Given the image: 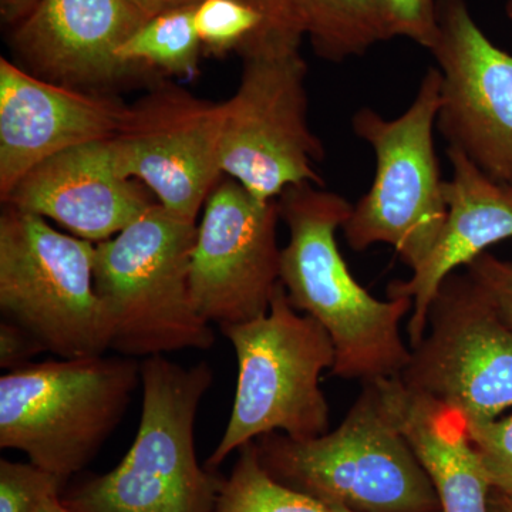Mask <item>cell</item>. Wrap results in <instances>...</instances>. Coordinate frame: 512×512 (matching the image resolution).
<instances>
[{
    "label": "cell",
    "mask_w": 512,
    "mask_h": 512,
    "mask_svg": "<svg viewBox=\"0 0 512 512\" xmlns=\"http://www.w3.org/2000/svg\"><path fill=\"white\" fill-rule=\"evenodd\" d=\"M278 205L289 232L279 281L293 308L329 333L335 346L332 376L365 383L400 375L412 353L400 323L413 311V301H380L353 278L336 241L353 205L311 183L289 187Z\"/></svg>",
    "instance_id": "cell-1"
},
{
    "label": "cell",
    "mask_w": 512,
    "mask_h": 512,
    "mask_svg": "<svg viewBox=\"0 0 512 512\" xmlns=\"http://www.w3.org/2000/svg\"><path fill=\"white\" fill-rule=\"evenodd\" d=\"M197 228L156 202L116 237L96 244L94 291L109 326L110 350L146 359L212 348L214 330L191 293Z\"/></svg>",
    "instance_id": "cell-2"
},
{
    "label": "cell",
    "mask_w": 512,
    "mask_h": 512,
    "mask_svg": "<svg viewBox=\"0 0 512 512\" xmlns=\"http://www.w3.org/2000/svg\"><path fill=\"white\" fill-rule=\"evenodd\" d=\"M140 375L143 407L133 446L110 473L62 495L63 503L74 512H214L222 478L200 466L194 440L212 367L151 356Z\"/></svg>",
    "instance_id": "cell-3"
},
{
    "label": "cell",
    "mask_w": 512,
    "mask_h": 512,
    "mask_svg": "<svg viewBox=\"0 0 512 512\" xmlns=\"http://www.w3.org/2000/svg\"><path fill=\"white\" fill-rule=\"evenodd\" d=\"M255 443L275 480L323 504L355 512L441 511L376 380L363 383L338 429L308 440L269 433Z\"/></svg>",
    "instance_id": "cell-4"
},
{
    "label": "cell",
    "mask_w": 512,
    "mask_h": 512,
    "mask_svg": "<svg viewBox=\"0 0 512 512\" xmlns=\"http://www.w3.org/2000/svg\"><path fill=\"white\" fill-rule=\"evenodd\" d=\"M302 36L261 29L249 37L238 50V90L224 101L222 174L265 202L293 185L325 187L315 170L325 148L309 127Z\"/></svg>",
    "instance_id": "cell-5"
},
{
    "label": "cell",
    "mask_w": 512,
    "mask_h": 512,
    "mask_svg": "<svg viewBox=\"0 0 512 512\" xmlns=\"http://www.w3.org/2000/svg\"><path fill=\"white\" fill-rule=\"evenodd\" d=\"M141 382L133 357L47 360L0 377V447L69 480L99 453Z\"/></svg>",
    "instance_id": "cell-6"
},
{
    "label": "cell",
    "mask_w": 512,
    "mask_h": 512,
    "mask_svg": "<svg viewBox=\"0 0 512 512\" xmlns=\"http://www.w3.org/2000/svg\"><path fill=\"white\" fill-rule=\"evenodd\" d=\"M220 329L235 350L238 382L227 429L207 468L265 434L308 440L328 433L329 403L319 380L335 365V346L318 320L293 308L281 282L265 316Z\"/></svg>",
    "instance_id": "cell-7"
},
{
    "label": "cell",
    "mask_w": 512,
    "mask_h": 512,
    "mask_svg": "<svg viewBox=\"0 0 512 512\" xmlns=\"http://www.w3.org/2000/svg\"><path fill=\"white\" fill-rule=\"evenodd\" d=\"M440 90V70L429 67L402 116L384 119L363 107L352 119L356 136L375 151L376 174L343 235L356 252L390 245L412 272L426 261L447 218L446 181L434 148Z\"/></svg>",
    "instance_id": "cell-8"
},
{
    "label": "cell",
    "mask_w": 512,
    "mask_h": 512,
    "mask_svg": "<svg viewBox=\"0 0 512 512\" xmlns=\"http://www.w3.org/2000/svg\"><path fill=\"white\" fill-rule=\"evenodd\" d=\"M96 244L8 207L0 217V312L62 357L106 355L110 332L94 291Z\"/></svg>",
    "instance_id": "cell-9"
},
{
    "label": "cell",
    "mask_w": 512,
    "mask_h": 512,
    "mask_svg": "<svg viewBox=\"0 0 512 512\" xmlns=\"http://www.w3.org/2000/svg\"><path fill=\"white\" fill-rule=\"evenodd\" d=\"M410 392L460 410L468 424L512 409V329L494 295L466 272H454L431 302L427 328L396 376Z\"/></svg>",
    "instance_id": "cell-10"
},
{
    "label": "cell",
    "mask_w": 512,
    "mask_h": 512,
    "mask_svg": "<svg viewBox=\"0 0 512 512\" xmlns=\"http://www.w3.org/2000/svg\"><path fill=\"white\" fill-rule=\"evenodd\" d=\"M224 103L160 83L127 107L111 138L121 173L140 181L165 210L197 221L221 180Z\"/></svg>",
    "instance_id": "cell-11"
},
{
    "label": "cell",
    "mask_w": 512,
    "mask_h": 512,
    "mask_svg": "<svg viewBox=\"0 0 512 512\" xmlns=\"http://www.w3.org/2000/svg\"><path fill=\"white\" fill-rule=\"evenodd\" d=\"M431 47L441 74L436 128L495 183L512 187V55L495 46L466 0H436Z\"/></svg>",
    "instance_id": "cell-12"
},
{
    "label": "cell",
    "mask_w": 512,
    "mask_h": 512,
    "mask_svg": "<svg viewBox=\"0 0 512 512\" xmlns=\"http://www.w3.org/2000/svg\"><path fill=\"white\" fill-rule=\"evenodd\" d=\"M278 200L261 201L234 178L218 181L204 205L190 266L192 299L218 328L262 318L281 272Z\"/></svg>",
    "instance_id": "cell-13"
},
{
    "label": "cell",
    "mask_w": 512,
    "mask_h": 512,
    "mask_svg": "<svg viewBox=\"0 0 512 512\" xmlns=\"http://www.w3.org/2000/svg\"><path fill=\"white\" fill-rule=\"evenodd\" d=\"M127 107L107 94L47 82L2 57L0 198L47 158L116 136Z\"/></svg>",
    "instance_id": "cell-14"
},
{
    "label": "cell",
    "mask_w": 512,
    "mask_h": 512,
    "mask_svg": "<svg viewBox=\"0 0 512 512\" xmlns=\"http://www.w3.org/2000/svg\"><path fill=\"white\" fill-rule=\"evenodd\" d=\"M146 20L131 0H40L15 25L12 46L29 73L96 92L143 77L117 52Z\"/></svg>",
    "instance_id": "cell-15"
},
{
    "label": "cell",
    "mask_w": 512,
    "mask_h": 512,
    "mask_svg": "<svg viewBox=\"0 0 512 512\" xmlns=\"http://www.w3.org/2000/svg\"><path fill=\"white\" fill-rule=\"evenodd\" d=\"M2 202L45 220L50 218L74 237L94 244L116 237L156 204L140 181L121 173L111 138L47 158Z\"/></svg>",
    "instance_id": "cell-16"
},
{
    "label": "cell",
    "mask_w": 512,
    "mask_h": 512,
    "mask_svg": "<svg viewBox=\"0 0 512 512\" xmlns=\"http://www.w3.org/2000/svg\"><path fill=\"white\" fill-rule=\"evenodd\" d=\"M447 157L453 177L446 181L447 218L439 238L409 279L387 288L389 298L413 301L407 325L412 348L423 339L431 302L448 276L512 238V187L495 183L456 148L447 147Z\"/></svg>",
    "instance_id": "cell-17"
},
{
    "label": "cell",
    "mask_w": 512,
    "mask_h": 512,
    "mask_svg": "<svg viewBox=\"0 0 512 512\" xmlns=\"http://www.w3.org/2000/svg\"><path fill=\"white\" fill-rule=\"evenodd\" d=\"M384 403L430 478L443 512H490L491 483L460 410L410 392L396 376L376 380Z\"/></svg>",
    "instance_id": "cell-18"
},
{
    "label": "cell",
    "mask_w": 512,
    "mask_h": 512,
    "mask_svg": "<svg viewBox=\"0 0 512 512\" xmlns=\"http://www.w3.org/2000/svg\"><path fill=\"white\" fill-rule=\"evenodd\" d=\"M299 29L316 55L340 63L390 40L379 0H299Z\"/></svg>",
    "instance_id": "cell-19"
},
{
    "label": "cell",
    "mask_w": 512,
    "mask_h": 512,
    "mask_svg": "<svg viewBox=\"0 0 512 512\" xmlns=\"http://www.w3.org/2000/svg\"><path fill=\"white\" fill-rule=\"evenodd\" d=\"M202 47L194 8L171 10L147 19L120 46V62L147 76L194 77Z\"/></svg>",
    "instance_id": "cell-20"
},
{
    "label": "cell",
    "mask_w": 512,
    "mask_h": 512,
    "mask_svg": "<svg viewBox=\"0 0 512 512\" xmlns=\"http://www.w3.org/2000/svg\"><path fill=\"white\" fill-rule=\"evenodd\" d=\"M238 451L231 474L222 478L214 512H333L322 501L275 480L262 466L255 441Z\"/></svg>",
    "instance_id": "cell-21"
},
{
    "label": "cell",
    "mask_w": 512,
    "mask_h": 512,
    "mask_svg": "<svg viewBox=\"0 0 512 512\" xmlns=\"http://www.w3.org/2000/svg\"><path fill=\"white\" fill-rule=\"evenodd\" d=\"M264 23V16L241 0H202L194 8L195 30L207 55L238 52Z\"/></svg>",
    "instance_id": "cell-22"
},
{
    "label": "cell",
    "mask_w": 512,
    "mask_h": 512,
    "mask_svg": "<svg viewBox=\"0 0 512 512\" xmlns=\"http://www.w3.org/2000/svg\"><path fill=\"white\" fill-rule=\"evenodd\" d=\"M66 480L35 466L0 460V512H36L47 498L62 495Z\"/></svg>",
    "instance_id": "cell-23"
},
{
    "label": "cell",
    "mask_w": 512,
    "mask_h": 512,
    "mask_svg": "<svg viewBox=\"0 0 512 512\" xmlns=\"http://www.w3.org/2000/svg\"><path fill=\"white\" fill-rule=\"evenodd\" d=\"M468 430L491 488L512 498V414L487 423L468 424Z\"/></svg>",
    "instance_id": "cell-24"
},
{
    "label": "cell",
    "mask_w": 512,
    "mask_h": 512,
    "mask_svg": "<svg viewBox=\"0 0 512 512\" xmlns=\"http://www.w3.org/2000/svg\"><path fill=\"white\" fill-rule=\"evenodd\" d=\"M390 39L407 37L431 49L439 35L436 0H379Z\"/></svg>",
    "instance_id": "cell-25"
},
{
    "label": "cell",
    "mask_w": 512,
    "mask_h": 512,
    "mask_svg": "<svg viewBox=\"0 0 512 512\" xmlns=\"http://www.w3.org/2000/svg\"><path fill=\"white\" fill-rule=\"evenodd\" d=\"M42 352L46 350L25 329L9 320H0V366L3 369L10 372L29 365V360Z\"/></svg>",
    "instance_id": "cell-26"
},
{
    "label": "cell",
    "mask_w": 512,
    "mask_h": 512,
    "mask_svg": "<svg viewBox=\"0 0 512 512\" xmlns=\"http://www.w3.org/2000/svg\"><path fill=\"white\" fill-rule=\"evenodd\" d=\"M467 271L491 292L512 299V262L485 252L467 266Z\"/></svg>",
    "instance_id": "cell-27"
},
{
    "label": "cell",
    "mask_w": 512,
    "mask_h": 512,
    "mask_svg": "<svg viewBox=\"0 0 512 512\" xmlns=\"http://www.w3.org/2000/svg\"><path fill=\"white\" fill-rule=\"evenodd\" d=\"M264 16V28L271 30H289V32L303 33L299 29L298 10L299 0H241Z\"/></svg>",
    "instance_id": "cell-28"
},
{
    "label": "cell",
    "mask_w": 512,
    "mask_h": 512,
    "mask_svg": "<svg viewBox=\"0 0 512 512\" xmlns=\"http://www.w3.org/2000/svg\"><path fill=\"white\" fill-rule=\"evenodd\" d=\"M202 0H131L147 19L171 10L195 8Z\"/></svg>",
    "instance_id": "cell-29"
},
{
    "label": "cell",
    "mask_w": 512,
    "mask_h": 512,
    "mask_svg": "<svg viewBox=\"0 0 512 512\" xmlns=\"http://www.w3.org/2000/svg\"><path fill=\"white\" fill-rule=\"evenodd\" d=\"M40 0H0V15L8 25H18L36 8Z\"/></svg>",
    "instance_id": "cell-30"
},
{
    "label": "cell",
    "mask_w": 512,
    "mask_h": 512,
    "mask_svg": "<svg viewBox=\"0 0 512 512\" xmlns=\"http://www.w3.org/2000/svg\"><path fill=\"white\" fill-rule=\"evenodd\" d=\"M493 295L495 306H497V311L500 313L501 319L512 329V299L507 298V296L497 295V293L494 292Z\"/></svg>",
    "instance_id": "cell-31"
},
{
    "label": "cell",
    "mask_w": 512,
    "mask_h": 512,
    "mask_svg": "<svg viewBox=\"0 0 512 512\" xmlns=\"http://www.w3.org/2000/svg\"><path fill=\"white\" fill-rule=\"evenodd\" d=\"M490 512H512V498L491 490Z\"/></svg>",
    "instance_id": "cell-32"
},
{
    "label": "cell",
    "mask_w": 512,
    "mask_h": 512,
    "mask_svg": "<svg viewBox=\"0 0 512 512\" xmlns=\"http://www.w3.org/2000/svg\"><path fill=\"white\" fill-rule=\"evenodd\" d=\"M36 512H74L63 503L62 495H53L40 505Z\"/></svg>",
    "instance_id": "cell-33"
},
{
    "label": "cell",
    "mask_w": 512,
    "mask_h": 512,
    "mask_svg": "<svg viewBox=\"0 0 512 512\" xmlns=\"http://www.w3.org/2000/svg\"><path fill=\"white\" fill-rule=\"evenodd\" d=\"M328 505V504H326ZM330 510L333 512H355L352 510H349V508L342 507V505H329ZM437 512H443V511H437Z\"/></svg>",
    "instance_id": "cell-34"
},
{
    "label": "cell",
    "mask_w": 512,
    "mask_h": 512,
    "mask_svg": "<svg viewBox=\"0 0 512 512\" xmlns=\"http://www.w3.org/2000/svg\"><path fill=\"white\" fill-rule=\"evenodd\" d=\"M505 13L512 22V0H505Z\"/></svg>",
    "instance_id": "cell-35"
}]
</instances>
